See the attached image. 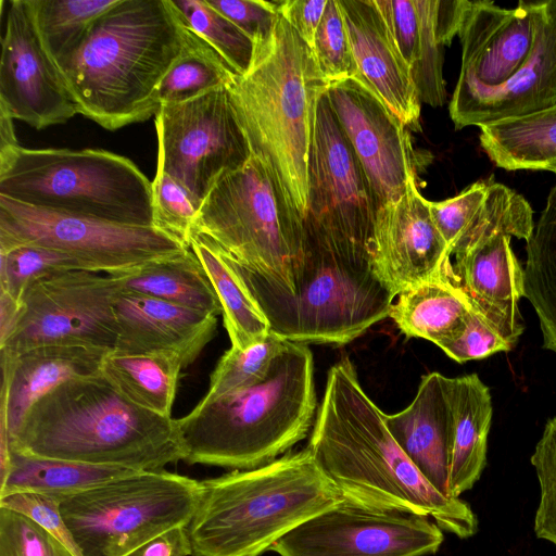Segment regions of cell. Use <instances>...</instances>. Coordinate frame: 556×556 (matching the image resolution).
Wrapping results in <instances>:
<instances>
[{"instance_id":"83f0119b","label":"cell","mask_w":556,"mask_h":556,"mask_svg":"<svg viewBox=\"0 0 556 556\" xmlns=\"http://www.w3.org/2000/svg\"><path fill=\"white\" fill-rule=\"evenodd\" d=\"M451 271L396 295L389 316L404 334L439 345L463 327L472 306Z\"/></svg>"},{"instance_id":"cb8c5ba5","label":"cell","mask_w":556,"mask_h":556,"mask_svg":"<svg viewBox=\"0 0 556 556\" xmlns=\"http://www.w3.org/2000/svg\"><path fill=\"white\" fill-rule=\"evenodd\" d=\"M447 379L439 372L425 375L413 402L399 413L386 414V425L424 478L450 496L453 417Z\"/></svg>"},{"instance_id":"603a6c76","label":"cell","mask_w":556,"mask_h":556,"mask_svg":"<svg viewBox=\"0 0 556 556\" xmlns=\"http://www.w3.org/2000/svg\"><path fill=\"white\" fill-rule=\"evenodd\" d=\"M452 280L472 308L511 346L522 333L518 301L523 296V268L510 248V237L497 233L457 253Z\"/></svg>"},{"instance_id":"d4e9b609","label":"cell","mask_w":556,"mask_h":556,"mask_svg":"<svg viewBox=\"0 0 556 556\" xmlns=\"http://www.w3.org/2000/svg\"><path fill=\"white\" fill-rule=\"evenodd\" d=\"M453 417L448 494L459 497L481 477L486 465L492 401L477 374L447 379Z\"/></svg>"},{"instance_id":"bcb514c9","label":"cell","mask_w":556,"mask_h":556,"mask_svg":"<svg viewBox=\"0 0 556 556\" xmlns=\"http://www.w3.org/2000/svg\"><path fill=\"white\" fill-rule=\"evenodd\" d=\"M240 28L254 45L266 41L279 18L278 2L264 0H206Z\"/></svg>"},{"instance_id":"3957f363","label":"cell","mask_w":556,"mask_h":556,"mask_svg":"<svg viewBox=\"0 0 556 556\" xmlns=\"http://www.w3.org/2000/svg\"><path fill=\"white\" fill-rule=\"evenodd\" d=\"M28 457L164 470L185 460L178 419L143 409L102 375L63 382L37 400L10 439Z\"/></svg>"},{"instance_id":"ab89813d","label":"cell","mask_w":556,"mask_h":556,"mask_svg":"<svg viewBox=\"0 0 556 556\" xmlns=\"http://www.w3.org/2000/svg\"><path fill=\"white\" fill-rule=\"evenodd\" d=\"M154 227L189 248L199 207L173 177L157 169L152 180Z\"/></svg>"},{"instance_id":"44dd1931","label":"cell","mask_w":556,"mask_h":556,"mask_svg":"<svg viewBox=\"0 0 556 556\" xmlns=\"http://www.w3.org/2000/svg\"><path fill=\"white\" fill-rule=\"evenodd\" d=\"M354 60L355 76L413 130H419L420 100L410 72L375 0H339Z\"/></svg>"},{"instance_id":"836d02e7","label":"cell","mask_w":556,"mask_h":556,"mask_svg":"<svg viewBox=\"0 0 556 556\" xmlns=\"http://www.w3.org/2000/svg\"><path fill=\"white\" fill-rule=\"evenodd\" d=\"M117 0H28L43 49L59 66L83 43L94 21Z\"/></svg>"},{"instance_id":"4dcf8cb0","label":"cell","mask_w":556,"mask_h":556,"mask_svg":"<svg viewBox=\"0 0 556 556\" xmlns=\"http://www.w3.org/2000/svg\"><path fill=\"white\" fill-rule=\"evenodd\" d=\"M182 362L173 355H123L110 352L101 375L125 399L152 413L172 417Z\"/></svg>"},{"instance_id":"ee69618b","label":"cell","mask_w":556,"mask_h":556,"mask_svg":"<svg viewBox=\"0 0 556 556\" xmlns=\"http://www.w3.org/2000/svg\"><path fill=\"white\" fill-rule=\"evenodd\" d=\"M438 346L457 363L481 359L513 348L473 308L459 331Z\"/></svg>"},{"instance_id":"b9f144b4","label":"cell","mask_w":556,"mask_h":556,"mask_svg":"<svg viewBox=\"0 0 556 556\" xmlns=\"http://www.w3.org/2000/svg\"><path fill=\"white\" fill-rule=\"evenodd\" d=\"M0 556H76L27 516L0 507Z\"/></svg>"},{"instance_id":"e575fe53","label":"cell","mask_w":556,"mask_h":556,"mask_svg":"<svg viewBox=\"0 0 556 556\" xmlns=\"http://www.w3.org/2000/svg\"><path fill=\"white\" fill-rule=\"evenodd\" d=\"M288 342L270 331L262 341L245 350H227L211 374L210 388L199 403L206 404L262 382Z\"/></svg>"},{"instance_id":"d6a6232c","label":"cell","mask_w":556,"mask_h":556,"mask_svg":"<svg viewBox=\"0 0 556 556\" xmlns=\"http://www.w3.org/2000/svg\"><path fill=\"white\" fill-rule=\"evenodd\" d=\"M182 14V13H181ZM184 47L157 88L160 108L227 87L238 75L184 16Z\"/></svg>"},{"instance_id":"ffe728a7","label":"cell","mask_w":556,"mask_h":556,"mask_svg":"<svg viewBox=\"0 0 556 556\" xmlns=\"http://www.w3.org/2000/svg\"><path fill=\"white\" fill-rule=\"evenodd\" d=\"M114 311L117 339L113 353L173 355L185 367L198 358L217 328L214 315L122 290Z\"/></svg>"},{"instance_id":"f35d334b","label":"cell","mask_w":556,"mask_h":556,"mask_svg":"<svg viewBox=\"0 0 556 556\" xmlns=\"http://www.w3.org/2000/svg\"><path fill=\"white\" fill-rule=\"evenodd\" d=\"M313 51L328 84L355 76V65L339 0H328Z\"/></svg>"},{"instance_id":"d590c367","label":"cell","mask_w":556,"mask_h":556,"mask_svg":"<svg viewBox=\"0 0 556 556\" xmlns=\"http://www.w3.org/2000/svg\"><path fill=\"white\" fill-rule=\"evenodd\" d=\"M70 270L88 268L71 255L45 247L24 244L0 249V291L20 303L34 281Z\"/></svg>"},{"instance_id":"7bdbcfd3","label":"cell","mask_w":556,"mask_h":556,"mask_svg":"<svg viewBox=\"0 0 556 556\" xmlns=\"http://www.w3.org/2000/svg\"><path fill=\"white\" fill-rule=\"evenodd\" d=\"M489 182L490 180L477 181L453 198L440 202L429 201L432 219L451 255L484 201Z\"/></svg>"},{"instance_id":"7402d4cb","label":"cell","mask_w":556,"mask_h":556,"mask_svg":"<svg viewBox=\"0 0 556 556\" xmlns=\"http://www.w3.org/2000/svg\"><path fill=\"white\" fill-rule=\"evenodd\" d=\"M110 352L61 344L37 346L17 355L0 352V440L10 441L30 406L49 391L72 379L101 375Z\"/></svg>"},{"instance_id":"7dc6e473","label":"cell","mask_w":556,"mask_h":556,"mask_svg":"<svg viewBox=\"0 0 556 556\" xmlns=\"http://www.w3.org/2000/svg\"><path fill=\"white\" fill-rule=\"evenodd\" d=\"M61 500L60 497L47 494L17 492L0 497V507L27 516L56 536L76 556H80L62 517L60 509Z\"/></svg>"},{"instance_id":"816d5d0a","label":"cell","mask_w":556,"mask_h":556,"mask_svg":"<svg viewBox=\"0 0 556 556\" xmlns=\"http://www.w3.org/2000/svg\"><path fill=\"white\" fill-rule=\"evenodd\" d=\"M20 144L15 136L13 119L0 113V150Z\"/></svg>"},{"instance_id":"4fadbf2b","label":"cell","mask_w":556,"mask_h":556,"mask_svg":"<svg viewBox=\"0 0 556 556\" xmlns=\"http://www.w3.org/2000/svg\"><path fill=\"white\" fill-rule=\"evenodd\" d=\"M430 518L375 510L343 501L303 522L270 551L280 556H425L443 543Z\"/></svg>"},{"instance_id":"60d3db41","label":"cell","mask_w":556,"mask_h":556,"mask_svg":"<svg viewBox=\"0 0 556 556\" xmlns=\"http://www.w3.org/2000/svg\"><path fill=\"white\" fill-rule=\"evenodd\" d=\"M530 460L540 484L534 533L556 546V417L547 420Z\"/></svg>"},{"instance_id":"6da1fadb","label":"cell","mask_w":556,"mask_h":556,"mask_svg":"<svg viewBox=\"0 0 556 556\" xmlns=\"http://www.w3.org/2000/svg\"><path fill=\"white\" fill-rule=\"evenodd\" d=\"M312 430L307 447L345 501L425 516L460 539L477 533L470 505L434 489L399 446L348 357L328 371Z\"/></svg>"},{"instance_id":"681fc988","label":"cell","mask_w":556,"mask_h":556,"mask_svg":"<svg viewBox=\"0 0 556 556\" xmlns=\"http://www.w3.org/2000/svg\"><path fill=\"white\" fill-rule=\"evenodd\" d=\"M191 542L187 527L174 528L146 542L127 556H190Z\"/></svg>"},{"instance_id":"f907efd6","label":"cell","mask_w":556,"mask_h":556,"mask_svg":"<svg viewBox=\"0 0 556 556\" xmlns=\"http://www.w3.org/2000/svg\"><path fill=\"white\" fill-rule=\"evenodd\" d=\"M22 312V303L15 301L5 292L0 291V344L14 330Z\"/></svg>"},{"instance_id":"5bb4252c","label":"cell","mask_w":556,"mask_h":556,"mask_svg":"<svg viewBox=\"0 0 556 556\" xmlns=\"http://www.w3.org/2000/svg\"><path fill=\"white\" fill-rule=\"evenodd\" d=\"M375 215L367 179L325 91L316 112L304 219L333 237L372 251Z\"/></svg>"},{"instance_id":"8992f818","label":"cell","mask_w":556,"mask_h":556,"mask_svg":"<svg viewBox=\"0 0 556 556\" xmlns=\"http://www.w3.org/2000/svg\"><path fill=\"white\" fill-rule=\"evenodd\" d=\"M316 407L313 354L289 341L262 382L198 403L178 419L184 462L235 470L266 465L307 435Z\"/></svg>"},{"instance_id":"4316f807","label":"cell","mask_w":556,"mask_h":556,"mask_svg":"<svg viewBox=\"0 0 556 556\" xmlns=\"http://www.w3.org/2000/svg\"><path fill=\"white\" fill-rule=\"evenodd\" d=\"M119 289L218 316L222 306L204 268L189 250L175 257L110 275Z\"/></svg>"},{"instance_id":"8fae6325","label":"cell","mask_w":556,"mask_h":556,"mask_svg":"<svg viewBox=\"0 0 556 556\" xmlns=\"http://www.w3.org/2000/svg\"><path fill=\"white\" fill-rule=\"evenodd\" d=\"M157 165L200 208L215 182L251 157L230 105L227 87L162 104L155 114Z\"/></svg>"},{"instance_id":"7c38bea8","label":"cell","mask_w":556,"mask_h":556,"mask_svg":"<svg viewBox=\"0 0 556 556\" xmlns=\"http://www.w3.org/2000/svg\"><path fill=\"white\" fill-rule=\"evenodd\" d=\"M121 289L110 275L70 270L34 281L0 352L17 355L42 345H81L113 351L117 339L115 300Z\"/></svg>"},{"instance_id":"1f68e13d","label":"cell","mask_w":556,"mask_h":556,"mask_svg":"<svg viewBox=\"0 0 556 556\" xmlns=\"http://www.w3.org/2000/svg\"><path fill=\"white\" fill-rule=\"evenodd\" d=\"M526 250L523 296L538 315L543 346L556 353V184Z\"/></svg>"},{"instance_id":"7a4b0ae2","label":"cell","mask_w":556,"mask_h":556,"mask_svg":"<svg viewBox=\"0 0 556 556\" xmlns=\"http://www.w3.org/2000/svg\"><path fill=\"white\" fill-rule=\"evenodd\" d=\"M184 41L173 0H117L58 68L79 114L116 130L155 116L157 88Z\"/></svg>"},{"instance_id":"c3c4849f","label":"cell","mask_w":556,"mask_h":556,"mask_svg":"<svg viewBox=\"0 0 556 556\" xmlns=\"http://www.w3.org/2000/svg\"><path fill=\"white\" fill-rule=\"evenodd\" d=\"M278 2V13L313 48L317 28L328 0H286Z\"/></svg>"},{"instance_id":"30bf717a","label":"cell","mask_w":556,"mask_h":556,"mask_svg":"<svg viewBox=\"0 0 556 556\" xmlns=\"http://www.w3.org/2000/svg\"><path fill=\"white\" fill-rule=\"evenodd\" d=\"M33 244L68 254L89 271L111 275L179 256L189 248L170 235L43 210L0 195V249Z\"/></svg>"},{"instance_id":"9c48e42d","label":"cell","mask_w":556,"mask_h":556,"mask_svg":"<svg viewBox=\"0 0 556 556\" xmlns=\"http://www.w3.org/2000/svg\"><path fill=\"white\" fill-rule=\"evenodd\" d=\"M201 481L143 470L61 500L64 522L80 556H127L174 528L188 527Z\"/></svg>"},{"instance_id":"74e56055","label":"cell","mask_w":556,"mask_h":556,"mask_svg":"<svg viewBox=\"0 0 556 556\" xmlns=\"http://www.w3.org/2000/svg\"><path fill=\"white\" fill-rule=\"evenodd\" d=\"M420 17V46L417 64L410 72L420 102L433 108L446 100L443 54L447 46L438 21V0H415Z\"/></svg>"},{"instance_id":"52a82bcc","label":"cell","mask_w":556,"mask_h":556,"mask_svg":"<svg viewBox=\"0 0 556 556\" xmlns=\"http://www.w3.org/2000/svg\"><path fill=\"white\" fill-rule=\"evenodd\" d=\"M193 235L210 239L237 262L256 301L293 291L303 219L254 156L215 182L198 211Z\"/></svg>"},{"instance_id":"2e32d148","label":"cell","mask_w":556,"mask_h":556,"mask_svg":"<svg viewBox=\"0 0 556 556\" xmlns=\"http://www.w3.org/2000/svg\"><path fill=\"white\" fill-rule=\"evenodd\" d=\"M0 113L35 129L64 124L78 108L42 47L28 0H12L1 37Z\"/></svg>"},{"instance_id":"f5cc1de1","label":"cell","mask_w":556,"mask_h":556,"mask_svg":"<svg viewBox=\"0 0 556 556\" xmlns=\"http://www.w3.org/2000/svg\"><path fill=\"white\" fill-rule=\"evenodd\" d=\"M546 170L554 172L556 174V160L553 161L546 168Z\"/></svg>"},{"instance_id":"ac0fdd59","label":"cell","mask_w":556,"mask_h":556,"mask_svg":"<svg viewBox=\"0 0 556 556\" xmlns=\"http://www.w3.org/2000/svg\"><path fill=\"white\" fill-rule=\"evenodd\" d=\"M556 105V0L535 1L533 49L515 76L485 88L456 84L450 116L456 129L488 126Z\"/></svg>"},{"instance_id":"9a60e30c","label":"cell","mask_w":556,"mask_h":556,"mask_svg":"<svg viewBox=\"0 0 556 556\" xmlns=\"http://www.w3.org/2000/svg\"><path fill=\"white\" fill-rule=\"evenodd\" d=\"M326 93L367 179L376 211L400 199L416 178L404 123L354 76L328 84Z\"/></svg>"},{"instance_id":"e0dca14e","label":"cell","mask_w":556,"mask_h":556,"mask_svg":"<svg viewBox=\"0 0 556 556\" xmlns=\"http://www.w3.org/2000/svg\"><path fill=\"white\" fill-rule=\"evenodd\" d=\"M451 252L438 230L429 200L413 178L405 193L376 211L372 264L377 277L395 295L452 269Z\"/></svg>"},{"instance_id":"8d00e7d4","label":"cell","mask_w":556,"mask_h":556,"mask_svg":"<svg viewBox=\"0 0 556 556\" xmlns=\"http://www.w3.org/2000/svg\"><path fill=\"white\" fill-rule=\"evenodd\" d=\"M190 27L203 37L238 74L253 60V41L206 0H173Z\"/></svg>"},{"instance_id":"277c9868","label":"cell","mask_w":556,"mask_h":556,"mask_svg":"<svg viewBox=\"0 0 556 556\" xmlns=\"http://www.w3.org/2000/svg\"><path fill=\"white\" fill-rule=\"evenodd\" d=\"M327 88L313 49L280 14L271 36L254 45L249 70L227 86L251 155L303 220L317 105Z\"/></svg>"},{"instance_id":"f546056e","label":"cell","mask_w":556,"mask_h":556,"mask_svg":"<svg viewBox=\"0 0 556 556\" xmlns=\"http://www.w3.org/2000/svg\"><path fill=\"white\" fill-rule=\"evenodd\" d=\"M480 129L481 147L497 167L546 170L556 160V105Z\"/></svg>"},{"instance_id":"f6af8a7d","label":"cell","mask_w":556,"mask_h":556,"mask_svg":"<svg viewBox=\"0 0 556 556\" xmlns=\"http://www.w3.org/2000/svg\"><path fill=\"white\" fill-rule=\"evenodd\" d=\"M397 51L409 68L419 56L420 17L415 0H375Z\"/></svg>"},{"instance_id":"ba28073f","label":"cell","mask_w":556,"mask_h":556,"mask_svg":"<svg viewBox=\"0 0 556 556\" xmlns=\"http://www.w3.org/2000/svg\"><path fill=\"white\" fill-rule=\"evenodd\" d=\"M0 195L104 222L154 227L152 181L129 159L98 149L0 150Z\"/></svg>"},{"instance_id":"f1b7e54d","label":"cell","mask_w":556,"mask_h":556,"mask_svg":"<svg viewBox=\"0 0 556 556\" xmlns=\"http://www.w3.org/2000/svg\"><path fill=\"white\" fill-rule=\"evenodd\" d=\"M137 471L143 470L28 457L11 451L9 467L1 476L0 497L34 492L64 498Z\"/></svg>"},{"instance_id":"d6986e66","label":"cell","mask_w":556,"mask_h":556,"mask_svg":"<svg viewBox=\"0 0 556 556\" xmlns=\"http://www.w3.org/2000/svg\"><path fill=\"white\" fill-rule=\"evenodd\" d=\"M458 37L462 66L457 84L485 88L507 83L527 62L535 38V1L514 9L489 0H465Z\"/></svg>"},{"instance_id":"5b68a950","label":"cell","mask_w":556,"mask_h":556,"mask_svg":"<svg viewBox=\"0 0 556 556\" xmlns=\"http://www.w3.org/2000/svg\"><path fill=\"white\" fill-rule=\"evenodd\" d=\"M201 484L187 527L192 556H260L344 501L308 447Z\"/></svg>"},{"instance_id":"484cf974","label":"cell","mask_w":556,"mask_h":556,"mask_svg":"<svg viewBox=\"0 0 556 556\" xmlns=\"http://www.w3.org/2000/svg\"><path fill=\"white\" fill-rule=\"evenodd\" d=\"M189 248L204 268L218 296L231 348L245 350L271 331L248 288L237 262L210 239L192 235Z\"/></svg>"}]
</instances>
